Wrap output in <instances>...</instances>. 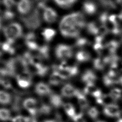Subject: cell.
<instances>
[{
  "mask_svg": "<svg viewBox=\"0 0 122 122\" xmlns=\"http://www.w3.org/2000/svg\"><path fill=\"white\" fill-rule=\"evenodd\" d=\"M82 25V19L77 12H70L62 16L59 21L58 29L60 34L65 38L75 37Z\"/></svg>",
  "mask_w": 122,
  "mask_h": 122,
  "instance_id": "cell-1",
  "label": "cell"
},
{
  "mask_svg": "<svg viewBox=\"0 0 122 122\" xmlns=\"http://www.w3.org/2000/svg\"><path fill=\"white\" fill-rule=\"evenodd\" d=\"M23 27L19 22L13 21L7 24L3 28V33L7 41L13 42L19 39L23 34Z\"/></svg>",
  "mask_w": 122,
  "mask_h": 122,
  "instance_id": "cell-2",
  "label": "cell"
},
{
  "mask_svg": "<svg viewBox=\"0 0 122 122\" xmlns=\"http://www.w3.org/2000/svg\"><path fill=\"white\" fill-rule=\"evenodd\" d=\"M55 71H57L63 80L71 78L78 72V69L76 66H70L64 61L59 65Z\"/></svg>",
  "mask_w": 122,
  "mask_h": 122,
  "instance_id": "cell-3",
  "label": "cell"
},
{
  "mask_svg": "<svg viewBox=\"0 0 122 122\" xmlns=\"http://www.w3.org/2000/svg\"><path fill=\"white\" fill-rule=\"evenodd\" d=\"M55 54L58 59L65 61L72 56L73 51L72 48L69 45L60 43L57 45L55 48Z\"/></svg>",
  "mask_w": 122,
  "mask_h": 122,
  "instance_id": "cell-4",
  "label": "cell"
},
{
  "mask_svg": "<svg viewBox=\"0 0 122 122\" xmlns=\"http://www.w3.org/2000/svg\"><path fill=\"white\" fill-rule=\"evenodd\" d=\"M99 6L95 0H84L81 4L82 12L88 16L95 15L98 12Z\"/></svg>",
  "mask_w": 122,
  "mask_h": 122,
  "instance_id": "cell-5",
  "label": "cell"
},
{
  "mask_svg": "<svg viewBox=\"0 0 122 122\" xmlns=\"http://www.w3.org/2000/svg\"><path fill=\"white\" fill-rule=\"evenodd\" d=\"M43 20L48 24H53L57 21L58 14L52 7L47 6L44 8L42 12Z\"/></svg>",
  "mask_w": 122,
  "mask_h": 122,
  "instance_id": "cell-6",
  "label": "cell"
},
{
  "mask_svg": "<svg viewBox=\"0 0 122 122\" xmlns=\"http://www.w3.org/2000/svg\"><path fill=\"white\" fill-rule=\"evenodd\" d=\"M121 77L119 76L115 70L112 69L103 76V82L106 86H110L120 82Z\"/></svg>",
  "mask_w": 122,
  "mask_h": 122,
  "instance_id": "cell-7",
  "label": "cell"
},
{
  "mask_svg": "<svg viewBox=\"0 0 122 122\" xmlns=\"http://www.w3.org/2000/svg\"><path fill=\"white\" fill-rule=\"evenodd\" d=\"M103 112L106 116L110 117H118L121 113L118 106L113 103L105 105Z\"/></svg>",
  "mask_w": 122,
  "mask_h": 122,
  "instance_id": "cell-8",
  "label": "cell"
},
{
  "mask_svg": "<svg viewBox=\"0 0 122 122\" xmlns=\"http://www.w3.org/2000/svg\"><path fill=\"white\" fill-rule=\"evenodd\" d=\"M37 103L36 100L32 98L26 99L23 102L24 108L32 116H35L37 112Z\"/></svg>",
  "mask_w": 122,
  "mask_h": 122,
  "instance_id": "cell-9",
  "label": "cell"
},
{
  "mask_svg": "<svg viewBox=\"0 0 122 122\" xmlns=\"http://www.w3.org/2000/svg\"><path fill=\"white\" fill-rule=\"evenodd\" d=\"M53 3L62 9H69L76 6L80 0H52Z\"/></svg>",
  "mask_w": 122,
  "mask_h": 122,
  "instance_id": "cell-10",
  "label": "cell"
},
{
  "mask_svg": "<svg viewBox=\"0 0 122 122\" xmlns=\"http://www.w3.org/2000/svg\"><path fill=\"white\" fill-rule=\"evenodd\" d=\"M31 5L30 0H20L17 4V9L20 14L24 15L30 11Z\"/></svg>",
  "mask_w": 122,
  "mask_h": 122,
  "instance_id": "cell-11",
  "label": "cell"
},
{
  "mask_svg": "<svg viewBox=\"0 0 122 122\" xmlns=\"http://www.w3.org/2000/svg\"><path fill=\"white\" fill-rule=\"evenodd\" d=\"M84 93L90 94L95 98V100L99 98L102 94L101 90L97 88L94 84H86L84 89Z\"/></svg>",
  "mask_w": 122,
  "mask_h": 122,
  "instance_id": "cell-12",
  "label": "cell"
},
{
  "mask_svg": "<svg viewBox=\"0 0 122 122\" xmlns=\"http://www.w3.org/2000/svg\"><path fill=\"white\" fill-rule=\"evenodd\" d=\"M78 91L73 85L68 83L62 87L61 90V93L64 97L70 98L74 96H76Z\"/></svg>",
  "mask_w": 122,
  "mask_h": 122,
  "instance_id": "cell-13",
  "label": "cell"
},
{
  "mask_svg": "<svg viewBox=\"0 0 122 122\" xmlns=\"http://www.w3.org/2000/svg\"><path fill=\"white\" fill-rule=\"evenodd\" d=\"M97 76L96 74L92 70H87L82 74L81 80L83 82L86 84H95L97 80Z\"/></svg>",
  "mask_w": 122,
  "mask_h": 122,
  "instance_id": "cell-14",
  "label": "cell"
},
{
  "mask_svg": "<svg viewBox=\"0 0 122 122\" xmlns=\"http://www.w3.org/2000/svg\"><path fill=\"white\" fill-rule=\"evenodd\" d=\"M36 92L40 95H46L51 93V91L50 87L44 82L38 83L35 86Z\"/></svg>",
  "mask_w": 122,
  "mask_h": 122,
  "instance_id": "cell-15",
  "label": "cell"
},
{
  "mask_svg": "<svg viewBox=\"0 0 122 122\" xmlns=\"http://www.w3.org/2000/svg\"><path fill=\"white\" fill-rule=\"evenodd\" d=\"M76 96L77 98L78 104L81 109L84 110L88 107V101L83 93L80 92V91H78L76 94Z\"/></svg>",
  "mask_w": 122,
  "mask_h": 122,
  "instance_id": "cell-16",
  "label": "cell"
},
{
  "mask_svg": "<svg viewBox=\"0 0 122 122\" xmlns=\"http://www.w3.org/2000/svg\"><path fill=\"white\" fill-rule=\"evenodd\" d=\"M63 80V79L57 71L54 70L50 77L49 82L52 85H58L62 82Z\"/></svg>",
  "mask_w": 122,
  "mask_h": 122,
  "instance_id": "cell-17",
  "label": "cell"
},
{
  "mask_svg": "<svg viewBox=\"0 0 122 122\" xmlns=\"http://www.w3.org/2000/svg\"><path fill=\"white\" fill-rule=\"evenodd\" d=\"M55 34V30L50 28L44 29L41 32V35L43 39H44L46 41H50L53 39Z\"/></svg>",
  "mask_w": 122,
  "mask_h": 122,
  "instance_id": "cell-18",
  "label": "cell"
},
{
  "mask_svg": "<svg viewBox=\"0 0 122 122\" xmlns=\"http://www.w3.org/2000/svg\"><path fill=\"white\" fill-rule=\"evenodd\" d=\"M50 102L55 108H59L62 104V101L61 97L57 94H52L50 97Z\"/></svg>",
  "mask_w": 122,
  "mask_h": 122,
  "instance_id": "cell-19",
  "label": "cell"
},
{
  "mask_svg": "<svg viewBox=\"0 0 122 122\" xmlns=\"http://www.w3.org/2000/svg\"><path fill=\"white\" fill-rule=\"evenodd\" d=\"M63 108L68 116L72 118L76 114L75 113V109L73 105L69 102L63 104Z\"/></svg>",
  "mask_w": 122,
  "mask_h": 122,
  "instance_id": "cell-20",
  "label": "cell"
},
{
  "mask_svg": "<svg viewBox=\"0 0 122 122\" xmlns=\"http://www.w3.org/2000/svg\"><path fill=\"white\" fill-rule=\"evenodd\" d=\"M11 100V95L5 91L0 90V103L4 105L8 104Z\"/></svg>",
  "mask_w": 122,
  "mask_h": 122,
  "instance_id": "cell-21",
  "label": "cell"
},
{
  "mask_svg": "<svg viewBox=\"0 0 122 122\" xmlns=\"http://www.w3.org/2000/svg\"><path fill=\"white\" fill-rule=\"evenodd\" d=\"M106 64H107V59L102 60L100 58H97L93 61V66L95 69L98 70H103Z\"/></svg>",
  "mask_w": 122,
  "mask_h": 122,
  "instance_id": "cell-22",
  "label": "cell"
},
{
  "mask_svg": "<svg viewBox=\"0 0 122 122\" xmlns=\"http://www.w3.org/2000/svg\"><path fill=\"white\" fill-rule=\"evenodd\" d=\"M90 58L89 54L85 51H80L76 55V59L79 62H86Z\"/></svg>",
  "mask_w": 122,
  "mask_h": 122,
  "instance_id": "cell-23",
  "label": "cell"
},
{
  "mask_svg": "<svg viewBox=\"0 0 122 122\" xmlns=\"http://www.w3.org/2000/svg\"><path fill=\"white\" fill-rule=\"evenodd\" d=\"M11 119L10 112L6 108L0 109V120L2 121H7Z\"/></svg>",
  "mask_w": 122,
  "mask_h": 122,
  "instance_id": "cell-24",
  "label": "cell"
},
{
  "mask_svg": "<svg viewBox=\"0 0 122 122\" xmlns=\"http://www.w3.org/2000/svg\"><path fill=\"white\" fill-rule=\"evenodd\" d=\"M122 91L118 88H113L109 92V96L113 101H117L122 96Z\"/></svg>",
  "mask_w": 122,
  "mask_h": 122,
  "instance_id": "cell-25",
  "label": "cell"
},
{
  "mask_svg": "<svg viewBox=\"0 0 122 122\" xmlns=\"http://www.w3.org/2000/svg\"><path fill=\"white\" fill-rule=\"evenodd\" d=\"M99 114V111L95 107H91L88 111V115L92 119H96L98 117Z\"/></svg>",
  "mask_w": 122,
  "mask_h": 122,
  "instance_id": "cell-26",
  "label": "cell"
},
{
  "mask_svg": "<svg viewBox=\"0 0 122 122\" xmlns=\"http://www.w3.org/2000/svg\"><path fill=\"white\" fill-rule=\"evenodd\" d=\"M30 119L29 117L18 115L11 119L12 122H30Z\"/></svg>",
  "mask_w": 122,
  "mask_h": 122,
  "instance_id": "cell-27",
  "label": "cell"
},
{
  "mask_svg": "<svg viewBox=\"0 0 122 122\" xmlns=\"http://www.w3.org/2000/svg\"><path fill=\"white\" fill-rule=\"evenodd\" d=\"M51 112V108L48 105L43 104L41 105L40 109V112L42 114L47 115L49 114Z\"/></svg>",
  "mask_w": 122,
  "mask_h": 122,
  "instance_id": "cell-28",
  "label": "cell"
},
{
  "mask_svg": "<svg viewBox=\"0 0 122 122\" xmlns=\"http://www.w3.org/2000/svg\"><path fill=\"white\" fill-rule=\"evenodd\" d=\"M10 74L6 69L0 68V83L1 82L6 79V77L9 75Z\"/></svg>",
  "mask_w": 122,
  "mask_h": 122,
  "instance_id": "cell-29",
  "label": "cell"
},
{
  "mask_svg": "<svg viewBox=\"0 0 122 122\" xmlns=\"http://www.w3.org/2000/svg\"><path fill=\"white\" fill-rule=\"evenodd\" d=\"M72 119L74 122H86L83 118V114L82 113L76 114Z\"/></svg>",
  "mask_w": 122,
  "mask_h": 122,
  "instance_id": "cell-30",
  "label": "cell"
},
{
  "mask_svg": "<svg viewBox=\"0 0 122 122\" xmlns=\"http://www.w3.org/2000/svg\"><path fill=\"white\" fill-rule=\"evenodd\" d=\"M0 84L6 89H10L11 88V84L10 81L7 79L3 80Z\"/></svg>",
  "mask_w": 122,
  "mask_h": 122,
  "instance_id": "cell-31",
  "label": "cell"
},
{
  "mask_svg": "<svg viewBox=\"0 0 122 122\" xmlns=\"http://www.w3.org/2000/svg\"><path fill=\"white\" fill-rule=\"evenodd\" d=\"M3 52H4V49H3V43H0V56L3 54Z\"/></svg>",
  "mask_w": 122,
  "mask_h": 122,
  "instance_id": "cell-32",
  "label": "cell"
},
{
  "mask_svg": "<svg viewBox=\"0 0 122 122\" xmlns=\"http://www.w3.org/2000/svg\"><path fill=\"white\" fill-rule=\"evenodd\" d=\"M118 5L122 6V0H115Z\"/></svg>",
  "mask_w": 122,
  "mask_h": 122,
  "instance_id": "cell-33",
  "label": "cell"
},
{
  "mask_svg": "<svg viewBox=\"0 0 122 122\" xmlns=\"http://www.w3.org/2000/svg\"><path fill=\"white\" fill-rule=\"evenodd\" d=\"M43 122H55L54 121L52 120H46L45 121H44Z\"/></svg>",
  "mask_w": 122,
  "mask_h": 122,
  "instance_id": "cell-34",
  "label": "cell"
},
{
  "mask_svg": "<svg viewBox=\"0 0 122 122\" xmlns=\"http://www.w3.org/2000/svg\"><path fill=\"white\" fill-rule=\"evenodd\" d=\"M116 122H122V119H120Z\"/></svg>",
  "mask_w": 122,
  "mask_h": 122,
  "instance_id": "cell-35",
  "label": "cell"
},
{
  "mask_svg": "<svg viewBox=\"0 0 122 122\" xmlns=\"http://www.w3.org/2000/svg\"><path fill=\"white\" fill-rule=\"evenodd\" d=\"M95 122H103V121H96Z\"/></svg>",
  "mask_w": 122,
  "mask_h": 122,
  "instance_id": "cell-36",
  "label": "cell"
}]
</instances>
